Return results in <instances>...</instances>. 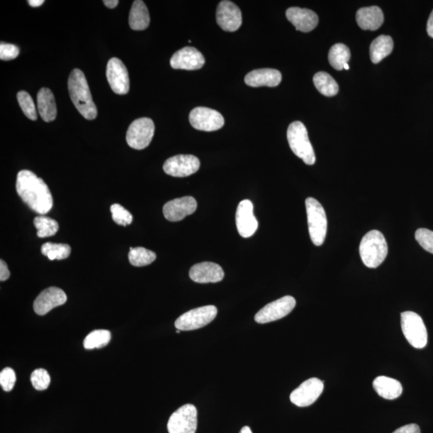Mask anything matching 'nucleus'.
Wrapping results in <instances>:
<instances>
[{
	"mask_svg": "<svg viewBox=\"0 0 433 433\" xmlns=\"http://www.w3.org/2000/svg\"><path fill=\"white\" fill-rule=\"evenodd\" d=\"M16 187L18 196L36 213L46 214L53 208V195L49 186L34 173L27 169L18 172Z\"/></svg>",
	"mask_w": 433,
	"mask_h": 433,
	"instance_id": "obj_1",
	"label": "nucleus"
},
{
	"mask_svg": "<svg viewBox=\"0 0 433 433\" xmlns=\"http://www.w3.org/2000/svg\"><path fill=\"white\" fill-rule=\"evenodd\" d=\"M69 92L74 106L84 119H96L97 108L93 102L90 89L82 70H73L68 82Z\"/></svg>",
	"mask_w": 433,
	"mask_h": 433,
	"instance_id": "obj_2",
	"label": "nucleus"
},
{
	"mask_svg": "<svg viewBox=\"0 0 433 433\" xmlns=\"http://www.w3.org/2000/svg\"><path fill=\"white\" fill-rule=\"evenodd\" d=\"M388 251L387 242L379 230H371L361 240L360 253L367 267L376 268L382 264Z\"/></svg>",
	"mask_w": 433,
	"mask_h": 433,
	"instance_id": "obj_3",
	"label": "nucleus"
},
{
	"mask_svg": "<svg viewBox=\"0 0 433 433\" xmlns=\"http://www.w3.org/2000/svg\"><path fill=\"white\" fill-rule=\"evenodd\" d=\"M287 140L293 152L304 163L312 166L315 163V154L308 138V130L301 121L291 123L287 129Z\"/></svg>",
	"mask_w": 433,
	"mask_h": 433,
	"instance_id": "obj_4",
	"label": "nucleus"
},
{
	"mask_svg": "<svg viewBox=\"0 0 433 433\" xmlns=\"http://www.w3.org/2000/svg\"><path fill=\"white\" fill-rule=\"evenodd\" d=\"M310 239L315 246L323 244L327 232V219L323 207L319 202L308 197L305 201Z\"/></svg>",
	"mask_w": 433,
	"mask_h": 433,
	"instance_id": "obj_5",
	"label": "nucleus"
},
{
	"mask_svg": "<svg viewBox=\"0 0 433 433\" xmlns=\"http://www.w3.org/2000/svg\"><path fill=\"white\" fill-rule=\"evenodd\" d=\"M401 328L406 340L413 347L421 349L427 345L428 332L420 315L412 312H403Z\"/></svg>",
	"mask_w": 433,
	"mask_h": 433,
	"instance_id": "obj_6",
	"label": "nucleus"
},
{
	"mask_svg": "<svg viewBox=\"0 0 433 433\" xmlns=\"http://www.w3.org/2000/svg\"><path fill=\"white\" fill-rule=\"evenodd\" d=\"M218 309L213 305L189 310L177 318L175 327L180 331H194L206 327L216 318Z\"/></svg>",
	"mask_w": 433,
	"mask_h": 433,
	"instance_id": "obj_7",
	"label": "nucleus"
},
{
	"mask_svg": "<svg viewBox=\"0 0 433 433\" xmlns=\"http://www.w3.org/2000/svg\"><path fill=\"white\" fill-rule=\"evenodd\" d=\"M154 131L155 126L151 119L147 117L136 119L127 131V143L134 149H144L151 143Z\"/></svg>",
	"mask_w": 433,
	"mask_h": 433,
	"instance_id": "obj_8",
	"label": "nucleus"
},
{
	"mask_svg": "<svg viewBox=\"0 0 433 433\" xmlns=\"http://www.w3.org/2000/svg\"><path fill=\"white\" fill-rule=\"evenodd\" d=\"M197 428V408L190 404H185L174 412L167 425L169 433H195Z\"/></svg>",
	"mask_w": 433,
	"mask_h": 433,
	"instance_id": "obj_9",
	"label": "nucleus"
},
{
	"mask_svg": "<svg viewBox=\"0 0 433 433\" xmlns=\"http://www.w3.org/2000/svg\"><path fill=\"white\" fill-rule=\"evenodd\" d=\"M296 301L293 296L286 295L265 306L255 317L258 323L264 324L276 321L288 315L295 308Z\"/></svg>",
	"mask_w": 433,
	"mask_h": 433,
	"instance_id": "obj_10",
	"label": "nucleus"
},
{
	"mask_svg": "<svg viewBox=\"0 0 433 433\" xmlns=\"http://www.w3.org/2000/svg\"><path fill=\"white\" fill-rule=\"evenodd\" d=\"M190 122L197 130L213 132L222 129L225 121L218 111L206 107L194 108L190 114Z\"/></svg>",
	"mask_w": 433,
	"mask_h": 433,
	"instance_id": "obj_11",
	"label": "nucleus"
},
{
	"mask_svg": "<svg viewBox=\"0 0 433 433\" xmlns=\"http://www.w3.org/2000/svg\"><path fill=\"white\" fill-rule=\"evenodd\" d=\"M199 159L194 155H177L166 160L163 166L164 173L175 177H185L199 171Z\"/></svg>",
	"mask_w": 433,
	"mask_h": 433,
	"instance_id": "obj_12",
	"label": "nucleus"
},
{
	"mask_svg": "<svg viewBox=\"0 0 433 433\" xmlns=\"http://www.w3.org/2000/svg\"><path fill=\"white\" fill-rule=\"evenodd\" d=\"M323 388L322 380L318 378H310L291 393L290 401L296 406L301 408L312 406L322 394Z\"/></svg>",
	"mask_w": 433,
	"mask_h": 433,
	"instance_id": "obj_13",
	"label": "nucleus"
},
{
	"mask_svg": "<svg viewBox=\"0 0 433 433\" xmlns=\"http://www.w3.org/2000/svg\"><path fill=\"white\" fill-rule=\"evenodd\" d=\"M106 77L112 91L125 95L129 91V77L125 65L119 58H112L107 64Z\"/></svg>",
	"mask_w": 433,
	"mask_h": 433,
	"instance_id": "obj_14",
	"label": "nucleus"
},
{
	"mask_svg": "<svg viewBox=\"0 0 433 433\" xmlns=\"http://www.w3.org/2000/svg\"><path fill=\"white\" fill-rule=\"evenodd\" d=\"M216 20L223 30L233 32L238 30L242 26V12L236 4L224 0L220 2L216 9Z\"/></svg>",
	"mask_w": 433,
	"mask_h": 433,
	"instance_id": "obj_15",
	"label": "nucleus"
},
{
	"mask_svg": "<svg viewBox=\"0 0 433 433\" xmlns=\"http://www.w3.org/2000/svg\"><path fill=\"white\" fill-rule=\"evenodd\" d=\"M197 203L194 197H182L169 201L163 207L164 218L171 222H179L197 210Z\"/></svg>",
	"mask_w": 433,
	"mask_h": 433,
	"instance_id": "obj_16",
	"label": "nucleus"
},
{
	"mask_svg": "<svg viewBox=\"0 0 433 433\" xmlns=\"http://www.w3.org/2000/svg\"><path fill=\"white\" fill-rule=\"evenodd\" d=\"M67 302V295L58 287L51 286L47 288L38 295L34 301L33 308L39 315H45L50 310Z\"/></svg>",
	"mask_w": 433,
	"mask_h": 433,
	"instance_id": "obj_17",
	"label": "nucleus"
},
{
	"mask_svg": "<svg viewBox=\"0 0 433 433\" xmlns=\"http://www.w3.org/2000/svg\"><path fill=\"white\" fill-rule=\"evenodd\" d=\"M236 225L239 234L245 238L251 237L257 232L258 223L253 215V206L251 201L243 200L238 204Z\"/></svg>",
	"mask_w": 433,
	"mask_h": 433,
	"instance_id": "obj_18",
	"label": "nucleus"
},
{
	"mask_svg": "<svg viewBox=\"0 0 433 433\" xmlns=\"http://www.w3.org/2000/svg\"><path fill=\"white\" fill-rule=\"evenodd\" d=\"M205 62L203 55L193 47H185L177 51L171 60L173 69L197 70L203 67Z\"/></svg>",
	"mask_w": 433,
	"mask_h": 433,
	"instance_id": "obj_19",
	"label": "nucleus"
},
{
	"mask_svg": "<svg viewBox=\"0 0 433 433\" xmlns=\"http://www.w3.org/2000/svg\"><path fill=\"white\" fill-rule=\"evenodd\" d=\"M224 275L223 268L211 262L197 263L190 271V279L197 284H214L222 281Z\"/></svg>",
	"mask_w": 433,
	"mask_h": 433,
	"instance_id": "obj_20",
	"label": "nucleus"
},
{
	"mask_svg": "<svg viewBox=\"0 0 433 433\" xmlns=\"http://www.w3.org/2000/svg\"><path fill=\"white\" fill-rule=\"evenodd\" d=\"M286 16L287 20L293 23L297 31L312 32L318 25L317 14L309 9L290 8L287 9Z\"/></svg>",
	"mask_w": 433,
	"mask_h": 433,
	"instance_id": "obj_21",
	"label": "nucleus"
},
{
	"mask_svg": "<svg viewBox=\"0 0 433 433\" xmlns=\"http://www.w3.org/2000/svg\"><path fill=\"white\" fill-rule=\"evenodd\" d=\"M282 82V74L279 70L261 69L252 71L245 77V83L248 86L258 88L262 86L276 87Z\"/></svg>",
	"mask_w": 433,
	"mask_h": 433,
	"instance_id": "obj_22",
	"label": "nucleus"
},
{
	"mask_svg": "<svg viewBox=\"0 0 433 433\" xmlns=\"http://www.w3.org/2000/svg\"><path fill=\"white\" fill-rule=\"evenodd\" d=\"M384 16L379 7L360 8L356 13V21L363 30L375 31L382 26Z\"/></svg>",
	"mask_w": 433,
	"mask_h": 433,
	"instance_id": "obj_23",
	"label": "nucleus"
},
{
	"mask_svg": "<svg viewBox=\"0 0 433 433\" xmlns=\"http://www.w3.org/2000/svg\"><path fill=\"white\" fill-rule=\"evenodd\" d=\"M37 108L41 119L45 122L53 121L58 114L55 97L49 88H42L37 94Z\"/></svg>",
	"mask_w": 433,
	"mask_h": 433,
	"instance_id": "obj_24",
	"label": "nucleus"
},
{
	"mask_svg": "<svg viewBox=\"0 0 433 433\" xmlns=\"http://www.w3.org/2000/svg\"><path fill=\"white\" fill-rule=\"evenodd\" d=\"M373 388L381 397L387 399H397L403 393L401 384L398 380L387 376L376 378L373 381Z\"/></svg>",
	"mask_w": 433,
	"mask_h": 433,
	"instance_id": "obj_25",
	"label": "nucleus"
},
{
	"mask_svg": "<svg viewBox=\"0 0 433 433\" xmlns=\"http://www.w3.org/2000/svg\"><path fill=\"white\" fill-rule=\"evenodd\" d=\"M129 26L134 31H143L149 25L150 16L147 6L141 0H136L129 13Z\"/></svg>",
	"mask_w": 433,
	"mask_h": 433,
	"instance_id": "obj_26",
	"label": "nucleus"
},
{
	"mask_svg": "<svg viewBox=\"0 0 433 433\" xmlns=\"http://www.w3.org/2000/svg\"><path fill=\"white\" fill-rule=\"evenodd\" d=\"M393 40L388 36H380L370 47L371 60L374 64H378L381 60L387 58L393 50Z\"/></svg>",
	"mask_w": 433,
	"mask_h": 433,
	"instance_id": "obj_27",
	"label": "nucleus"
},
{
	"mask_svg": "<svg viewBox=\"0 0 433 433\" xmlns=\"http://www.w3.org/2000/svg\"><path fill=\"white\" fill-rule=\"evenodd\" d=\"M314 86L317 90L326 97L336 96L338 92V86L335 79L330 75L324 72H319L313 78Z\"/></svg>",
	"mask_w": 433,
	"mask_h": 433,
	"instance_id": "obj_28",
	"label": "nucleus"
},
{
	"mask_svg": "<svg viewBox=\"0 0 433 433\" xmlns=\"http://www.w3.org/2000/svg\"><path fill=\"white\" fill-rule=\"evenodd\" d=\"M351 58V53L348 47L343 44H336L329 51L328 60L332 67L338 71L343 69V66L348 63Z\"/></svg>",
	"mask_w": 433,
	"mask_h": 433,
	"instance_id": "obj_29",
	"label": "nucleus"
},
{
	"mask_svg": "<svg viewBox=\"0 0 433 433\" xmlns=\"http://www.w3.org/2000/svg\"><path fill=\"white\" fill-rule=\"evenodd\" d=\"M156 253L144 247L130 248L129 253V260L131 265L138 267L151 264L156 260Z\"/></svg>",
	"mask_w": 433,
	"mask_h": 433,
	"instance_id": "obj_30",
	"label": "nucleus"
},
{
	"mask_svg": "<svg viewBox=\"0 0 433 433\" xmlns=\"http://www.w3.org/2000/svg\"><path fill=\"white\" fill-rule=\"evenodd\" d=\"M41 252L51 261L63 260L69 257L71 247L68 244L47 243L42 246Z\"/></svg>",
	"mask_w": 433,
	"mask_h": 433,
	"instance_id": "obj_31",
	"label": "nucleus"
},
{
	"mask_svg": "<svg viewBox=\"0 0 433 433\" xmlns=\"http://www.w3.org/2000/svg\"><path fill=\"white\" fill-rule=\"evenodd\" d=\"M34 225L37 229V236L39 238L53 236L59 230L58 223L45 216H36L34 219Z\"/></svg>",
	"mask_w": 433,
	"mask_h": 433,
	"instance_id": "obj_32",
	"label": "nucleus"
},
{
	"mask_svg": "<svg viewBox=\"0 0 433 433\" xmlns=\"http://www.w3.org/2000/svg\"><path fill=\"white\" fill-rule=\"evenodd\" d=\"M111 341V333L108 330H96L84 338V347L86 349L91 350L94 348H102L108 345Z\"/></svg>",
	"mask_w": 433,
	"mask_h": 433,
	"instance_id": "obj_33",
	"label": "nucleus"
},
{
	"mask_svg": "<svg viewBox=\"0 0 433 433\" xmlns=\"http://www.w3.org/2000/svg\"><path fill=\"white\" fill-rule=\"evenodd\" d=\"M17 100L23 114H25L27 119L32 121H36V108L34 101H33L29 93L25 91L18 92L17 94Z\"/></svg>",
	"mask_w": 433,
	"mask_h": 433,
	"instance_id": "obj_34",
	"label": "nucleus"
},
{
	"mask_svg": "<svg viewBox=\"0 0 433 433\" xmlns=\"http://www.w3.org/2000/svg\"><path fill=\"white\" fill-rule=\"evenodd\" d=\"M110 210L112 219L116 224L126 227V225H130L133 222V215L123 206L119 204H114L111 206Z\"/></svg>",
	"mask_w": 433,
	"mask_h": 433,
	"instance_id": "obj_35",
	"label": "nucleus"
},
{
	"mask_svg": "<svg viewBox=\"0 0 433 433\" xmlns=\"http://www.w3.org/2000/svg\"><path fill=\"white\" fill-rule=\"evenodd\" d=\"M31 382L33 387L38 391H44L49 387L50 375L45 369H36L31 375Z\"/></svg>",
	"mask_w": 433,
	"mask_h": 433,
	"instance_id": "obj_36",
	"label": "nucleus"
},
{
	"mask_svg": "<svg viewBox=\"0 0 433 433\" xmlns=\"http://www.w3.org/2000/svg\"><path fill=\"white\" fill-rule=\"evenodd\" d=\"M415 238L423 249L433 253V232L432 230L425 228L418 229L415 234Z\"/></svg>",
	"mask_w": 433,
	"mask_h": 433,
	"instance_id": "obj_37",
	"label": "nucleus"
},
{
	"mask_svg": "<svg viewBox=\"0 0 433 433\" xmlns=\"http://www.w3.org/2000/svg\"><path fill=\"white\" fill-rule=\"evenodd\" d=\"M16 375L15 371L11 368L4 369L0 373V385L5 392H11L15 387Z\"/></svg>",
	"mask_w": 433,
	"mask_h": 433,
	"instance_id": "obj_38",
	"label": "nucleus"
},
{
	"mask_svg": "<svg viewBox=\"0 0 433 433\" xmlns=\"http://www.w3.org/2000/svg\"><path fill=\"white\" fill-rule=\"evenodd\" d=\"M20 54V49L17 46L2 42L0 44V59L1 60H12L16 59Z\"/></svg>",
	"mask_w": 433,
	"mask_h": 433,
	"instance_id": "obj_39",
	"label": "nucleus"
},
{
	"mask_svg": "<svg viewBox=\"0 0 433 433\" xmlns=\"http://www.w3.org/2000/svg\"><path fill=\"white\" fill-rule=\"evenodd\" d=\"M393 433H421V430L416 423H410V425L398 428Z\"/></svg>",
	"mask_w": 433,
	"mask_h": 433,
	"instance_id": "obj_40",
	"label": "nucleus"
},
{
	"mask_svg": "<svg viewBox=\"0 0 433 433\" xmlns=\"http://www.w3.org/2000/svg\"><path fill=\"white\" fill-rule=\"evenodd\" d=\"M9 277H10V271L8 270L6 262L3 260L0 261V281H6Z\"/></svg>",
	"mask_w": 433,
	"mask_h": 433,
	"instance_id": "obj_41",
	"label": "nucleus"
},
{
	"mask_svg": "<svg viewBox=\"0 0 433 433\" xmlns=\"http://www.w3.org/2000/svg\"><path fill=\"white\" fill-rule=\"evenodd\" d=\"M427 32L428 36L433 38V11L432 12L430 18H428V21Z\"/></svg>",
	"mask_w": 433,
	"mask_h": 433,
	"instance_id": "obj_42",
	"label": "nucleus"
},
{
	"mask_svg": "<svg viewBox=\"0 0 433 433\" xmlns=\"http://www.w3.org/2000/svg\"><path fill=\"white\" fill-rule=\"evenodd\" d=\"M103 3L108 8L114 9L119 5V0H105Z\"/></svg>",
	"mask_w": 433,
	"mask_h": 433,
	"instance_id": "obj_43",
	"label": "nucleus"
},
{
	"mask_svg": "<svg viewBox=\"0 0 433 433\" xmlns=\"http://www.w3.org/2000/svg\"><path fill=\"white\" fill-rule=\"evenodd\" d=\"M44 3H45L44 0H29V1H28V3H29V5L33 8L40 7L41 5H43Z\"/></svg>",
	"mask_w": 433,
	"mask_h": 433,
	"instance_id": "obj_44",
	"label": "nucleus"
},
{
	"mask_svg": "<svg viewBox=\"0 0 433 433\" xmlns=\"http://www.w3.org/2000/svg\"><path fill=\"white\" fill-rule=\"evenodd\" d=\"M240 433H252L251 428H249L248 426L246 427H243L241 430V431H240Z\"/></svg>",
	"mask_w": 433,
	"mask_h": 433,
	"instance_id": "obj_45",
	"label": "nucleus"
},
{
	"mask_svg": "<svg viewBox=\"0 0 433 433\" xmlns=\"http://www.w3.org/2000/svg\"><path fill=\"white\" fill-rule=\"evenodd\" d=\"M343 69L349 70V65H348V64H346L345 66H343Z\"/></svg>",
	"mask_w": 433,
	"mask_h": 433,
	"instance_id": "obj_46",
	"label": "nucleus"
},
{
	"mask_svg": "<svg viewBox=\"0 0 433 433\" xmlns=\"http://www.w3.org/2000/svg\"><path fill=\"white\" fill-rule=\"evenodd\" d=\"M180 332H181L180 330H177V333H180Z\"/></svg>",
	"mask_w": 433,
	"mask_h": 433,
	"instance_id": "obj_47",
	"label": "nucleus"
}]
</instances>
